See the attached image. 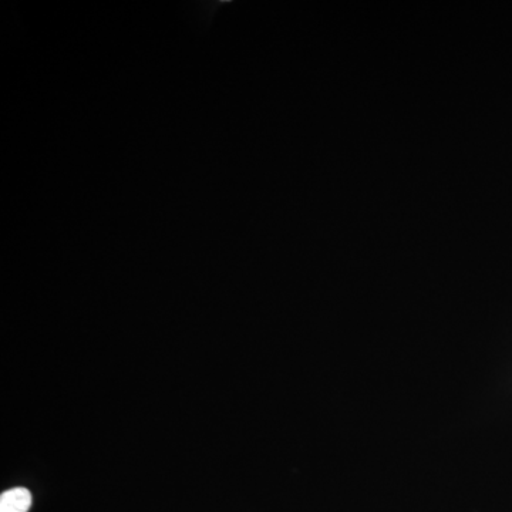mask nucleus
Segmentation results:
<instances>
[{"label": "nucleus", "instance_id": "obj_1", "mask_svg": "<svg viewBox=\"0 0 512 512\" xmlns=\"http://www.w3.org/2000/svg\"><path fill=\"white\" fill-rule=\"evenodd\" d=\"M30 507L32 494L28 488H12L0 495V512H28Z\"/></svg>", "mask_w": 512, "mask_h": 512}]
</instances>
